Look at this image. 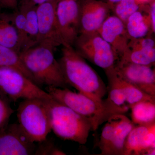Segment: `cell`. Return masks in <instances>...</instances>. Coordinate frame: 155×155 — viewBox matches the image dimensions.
<instances>
[{"mask_svg": "<svg viewBox=\"0 0 155 155\" xmlns=\"http://www.w3.org/2000/svg\"><path fill=\"white\" fill-rule=\"evenodd\" d=\"M137 1L140 4H141L142 3L146 2L148 1H150V0H137Z\"/></svg>", "mask_w": 155, "mask_h": 155, "instance_id": "33", "label": "cell"}, {"mask_svg": "<svg viewBox=\"0 0 155 155\" xmlns=\"http://www.w3.org/2000/svg\"><path fill=\"white\" fill-rule=\"evenodd\" d=\"M11 102L8 97L0 90V130L8 124L10 117L14 113Z\"/></svg>", "mask_w": 155, "mask_h": 155, "instance_id": "27", "label": "cell"}, {"mask_svg": "<svg viewBox=\"0 0 155 155\" xmlns=\"http://www.w3.org/2000/svg\"><path fill=\"white\" fill-rule=\"evenodd\" d=\"M155 45L154 39L150 36L131 38L118 61L153 67L155 63Z\"/></svg>", "mask_w": 155, "mask_h": 155, "instance_id": "14", "label": "cell"}, {"mask_svg": "<svg viewBox=\"0 0 155 155\" xmlns=\"http://www.w3.org/2000/svg\"><path fill=\"white\" fill-rule=\"evenodd\" d=\"M18 8L22 10L25 14L29 47L30 48L38 45V41L39 28L37 6H21Z\"/></svg>", "mask_w": 155, "mask_h": 155, "instance_id": "22", "label": "cell"}, {"mask_svg": "<svg viewBox=\"0 0 155 155\" xmlns=\"http://www.w3.org/2000/svg\"><path fill=\"white\" fill-rule=\"evenodd\" d=\"M46 89L54 99L88 119L94 131L112 116L124 114L129 109L128 107H117L107 98L103 103L96 101L85 95L74 92L68 88L47 86Z\"/></svg>", "mask_w": 155, "mask_h": 155, "instance_id": "2", "label": "cell"}, {"mask_svg": "<svg viewBox=\"0 0 155 155\" xmlns=\"http://www.w3.org/2000/svg\"><path fill=\"white\" fill-rule=\"evenodd\" d=\"M46 100L26 99L20 103L17 108L18 124L34 142L45 140L51 131Z\"/></svg>", "mask_w": 155, "mask_h": 155, "instance_id": "5", "label": "cell"}, {"mask_svg": "<svg viewBox=\"0 0 155 155\" xmlns=\"http://www.w3.org/2000/svg\"><path fill=\"white\" fill-rule=\"evenodd\" d=\"M114 67L122 79L155 97V72L152 67L119 61Z\"/></svg>", "mask_w": 155, "mask_h": 155, "instance_id": "11", "label": "cell"}, {"mask_svg": "<svg viewBox=\"0 0 155 155\" xmlns=\"http://www.w3.org/2000/svg\"><path fill=\"white\" fill-rule=\"evenodd\" d=\"M119 77L125 94L126 104L129 108L130 106L140 102L149 101L155 102V97L148 94L140 89L123 80L119 76Z\"/></svg>", "mask_w": 155, "mask_h": 155, "instance_id": "23", "label": "cell"}, {"mask_svg": "<svg viewBox=\"0 0 155 155\" xmlns=\"http://www.w3.org/2000/svg\"><path fill=\"white\" fill-rule=\"evenodd\" d=\"M147 11L143 12L140 8L127 19L125 26L130 38H140L153 34L149 8Z\"/></svg>", "mask_w": 155, "mask_h": 155, "instance_id": "15", "label": "cell"}, {"mask_svg": "<svg viewBox=\"0 0 155 155\" xmlns=\"http://www.w3.org/2000/svg\"><path fill=\"white\" fill-rule=\"evenodd\" d=\"M57 0H50L37 6L39 35L38 45L55 49L65 45L57 22L55 8Z\"/></svg>", "mask_w": 155, "mask_h": 155, "instance_id": "8", "label": "cell"}, {"mask_svg": "<svg viewBox=\"0 0 155 155\" xmlns=\"http://www.w3.org/2000/svg\"><path fill=\"white\" fill-rule=\"evenodd\" d=\"M131 121L138 125H148L155 122V102L144 101L129 107Z\"/></svg>", "mask_w": 155, "mask_h": 155, "instance_id": "20", "label": "cell"}, {"mask_svg": "<svg viewBox=\"0 0 155 155\" xmlns=\"http://www.w3.org/2000/svg\"><path fill=\"white\" fill-rule=\"evenodd\" d=\"M97 31L110 45L119 60L123 55L131 39L124 22L115 15L109 16Z\"/></svg>", "mask_w": 155, "mask_h": 155, "instance_id": "13", "label": "cell"}, {"mask_svg": "<svg viewBox=\"0 0 155 155\" xmlns=\"http://www.w3.org/2000/svg\"><path fill=\"white\" fill-rule=\"evenodd\" d=\"M0 67L17 69L35 83L33 77L22 63L20 53L11 48L2 45H0Z\"/></svg>", "mask_w": 155, "mask_h": 155, "instance_id": "21", "label": "cell"}, {"mask_svg": "<svg viewBox=\"0 0 155 155\" xmlns=\"http://www.w3.org/2000/svg\"><path fill=\"white\" fill-rule=\"evenodd\" d=\"M18 8V0H0V8H1L15 10Z\"/></svg>", "mask_w": 155, "mask_h": 155, "instance_id": "29", "label": "cell"}, {"mask_svg": "<svg viewBox=\"0 0 155 155\" xmlns=\"http://www.w3.org/2000/svg\"><path fill=\"white\" fill-rule=\"evenodd\" d=\"M0 90L14 102L20 99L53 98L22 72L11 67H0Z\"/></svg>", "mask_w": 155, "mask_h": 155, "instance_id": "6", "label": "cell"}, {"mask_svg": "<svg viewBox=\"0 0 155 155\" xmlns=\"http://www.w3.org/2000/svg\"><path fill=\"white\" fill-rule=\"evenodd\" d=\"M51 48L37 45L20 53L24 66L37 85L68 88L59 61Z\"/></svg>", "mask_w": 155, "mask_h": 155, "instance_id": "3", "label": "cell"}, {"mask_svg": "<svg viewBox=\"0 0 155 155\" xmlns=\"http://www.w3.org/2000/svg\"><path fill=\"white\" fill-rule=\"evenodd\" d=\"M114 67L105 70L108 83L107 87V93L108 94L107 98L117 107H128L126 104L125 94L121 85L120 78Z\"/></svg>", "mask_w": 155, "mask_h": 155, "instance_id": "19", "label": "cell"}, {"mask_svg": "<svg viewBox=\"0 0 155 155\" xmlns=\"http://www.w3.org/2000/svg\"><path fill=\"white\" fill-rule=\"evenodd\" d=\"M55 13L64 46H73L79 34V0H57Z\"/></svg>", "mask_w": 155, "mask_h": 155, "instance_id": "9", "label": "cell"}, {"mask_svg": "<svg viewBox=\"0 0 155 155\" xmlns=\"http://www.w3.org/2000/svg\"><path fill=\"white\" fill-rule=\"evenodd\" d=\"M0 45L21 52L19 36L12 21L11 14H0Z\"/></svg>", "mask_w": 155, "mask_h": 155, "instance_id": "17", "label": "cell"}, {"mask_svg": "<svg viewBox=\"0 0 155 155\" xmlns=\"http://www.w3.org/2000/svg\"><path fill=\"white\" fill-rule=\"evenodd\" d=\"M50 0H20L19 6H37Z\"/></svg>", "mask_w": 155, "mask_h": 155, "instance_id": "30", "label": "cell"}, {"mask_svg": "<svg viewBox=\"0 0 155 155\" xmlns=\"http://www.w3.org/2000/svg\"><path fill=\"white\" fill-rule=\"evenodd\" d=\"M121 1V0H108L109 3H107L111 6V8H112V7H113V6H114L115 4L119 2V1Z\"/></svg>", "mask_w": 155, "mask_h": 155, "instance_id": "32", "label": "cell"}, {"mask_svg": "<svg viewBox=\"0 0 155 155\" xmlns=\"http://www.w3.org/2000/svg\"><path fill=\"white\" fill-rule=\"evenodd\" d=\"M11 16L12 21L19 36L22 52L29 48L25 14L22 10L18 8L14 12L11 13Z\"/></svg>", "mask_w": 155, "mask_h": 155, "instance_id": "25", "label": "cell"}, {"mask_svg": "<svg viewBox=\"0 0 155 155\" xmlns=\"http://www.w3.org/2000/svg\"><path fill=\"white\" fill-rule=\"evenodd\" d=\"M120 114L115 115L107 121L103 128L98 146L101 151V155H108L109 149L114 138V132Z\"/></svg>", "mask_w": 155, "mask_h": 155, "instance_id": "24", "label": "cell"}, {"mask_svg": "<svg viewBox=\"0 0 155 155\" xmlns=\"http://www.w3.org/2000/svg\"><path fill=\"white\" fill-rule=\"evenodd\" d=\"M35 143L19 124H8L0 130V155H35Z\"/></svg>", "mask_w": 155, "mask_h": 155, "instance_id": "10", "label": "cell"}, {"mask_svg": "<svg viewBox=\"0 0 155 155\" xmlns=\"http://www.w3.org/2000/svg\"><path fill=\"white\" fill-rule=\"evenodd\" d=\"M133 122L124 114H120L108 155H122L127 136L134 127Z\"/></svg>", "mask_w": 155, "mask_h": 155, "instance_id": "18", "label": "cell"}, {"mask_svg": "<svg viewBox=\"0 0 155 155\" xmlns=\"http://www.w3.org/2000/svg\"><path fill=\"white\" fill-rule=\"evenodd\" d=\"M155 123L134 126L127 136L122 155H145L147 134Z\"/></svg>", "mask_w": 155, "mask_h": 155, "instance_id": "16", "label": "cell"}, {"mask_svg": "<svg viewBox=\"0 0 155 155\" xmlns=\"http://www.w3.org/2000/svg\"><path fill=\"white\" fill-rule=\"evenodd\" d=\"M137 0H121L112 7L115 16L126 24L129 17L140 8Z\"/></svg>", "mask_w": 155, "mask_h": 155, "instance_id": "26", "label": "cell"}, {"mask_svg": "<svg viewBox=\"0 0 155 155\" xmlns=\"http://www.w3.org/2000/svg\"><path fill=\"white\" fill-rule=\"evenodd\" d=\"M63 47L58 61L67 84L96 101L104 102L107 90L102 79L73 47Z\"/></svg>", "mask_w": 155, "mask_h": 155, "instance_id": "1", "label": "cell"}, {"mask_svg": "<svg viewBox=\"0 0 155 155\" xmlns=\"http://www.w3.org/2000/svg\"><path fill=\"white\" fill-rule=\"evenodd\" d=\"M149 11L151 22L152 31L153 34L155 32V1L153 2L149 8Z\"/></svg>", "mask_w": 155, "mask_h": 155, "instance_id": "31", "label": "cell"}, {"mask_svg": "<svg viewBox=\"0 0 155 155\" xmlns=\"http://www.w3.org/2000/svg\"><path fill=\"white\" fill-rule=\"evenodd\" d=\"M72 47L82 58L104 70L114 67L119 60L97 31L79 34Z\"/></svg>", "mask_w": 155, "mask_h": 155, "instance_id": "7", "label": "cell"}, {"mask_svg": "<svg viewBox=\"0 0 155 155\" xmlns=\"http://www.w3.org/2000/svg\"><path fill=\"white\" fill-rule=\"evenodd\" d=\"M38 143V146H36L35 155H66V153L55 147L53 142L48 140L47 138Z\"/></svg>", "mask_w": 155, "mask_h": 155, "instance_id": "28", "label": "cell"}, {"mask_svg": "<svg viewBox=\"0 0 155 155\" xmlns=\"http://www.w3.org/2000/svg\"><path fill=\"white\" fill-rule=\"evenodd\" d=\"M46 103L54 134L64 140L85 144L92 130L88 119L54 98L46 100Z\"/></svg>", "mask_w": 155, "mask_h": 155, "instance_id": "4", "label": "cell"}, {"mask_svg": "<svg viewBox=\"0 0 155 155\" xmlns=\"http://www.w3.org/2000/svg\"><path fill=\"white\" fill-rule=\"evenodd\" d=\"M79 34L97 31L112 11L108 3L96 0H79Z\"/></svg>", "mask_w": 155, "mask_h": 155, "instance_id": "12", "label": "cell"}]
</instances>
